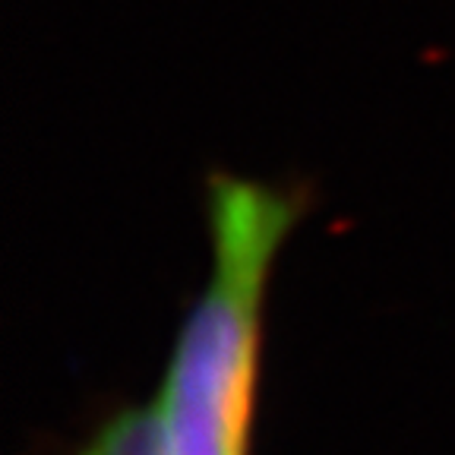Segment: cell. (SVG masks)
Returning a JSON list of instances; mask_svg holds the SVG:
<instances>
[{"instance_id":"cell-1","label":"cell","mask_w":455,"mask_h":455,"mask_svg":"<svg viewBox=\"0 0 455 455\" xmlns=\"http://www.w3.org/2000/svg\"><path fill=\"white\" fill-rule=\"evenodd\" d=\"M304 212L300 187L241 174L206 180L209 278L152 398L168 455H253L266 291Z\"/></svg>"},{"instance_id":"cell-2","label":"cell","mask_w":455,"mask_h":455,"mask_svg":"<svg viewBox=\"0 0 455 455\" xmlns=\"http://www.w3.org/2000/svg\"><path fill=\"white\" fill-rule=\"evenodd\" d=\"M70 455H168L152 405H124L70 449Z\"/></svg>"}]
</instances>
